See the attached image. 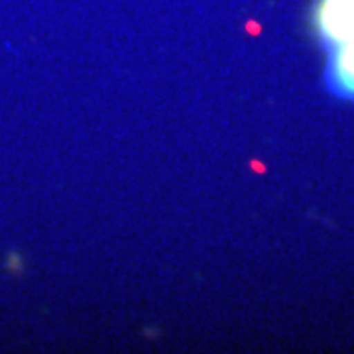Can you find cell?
<instances>
[{
  "instance_id": "7a4b0ae2",
  "label": "cell",
  "mask_w": 354,
  "mask_h": 354,
  "mask_svg": "<svg viewBox=\"0 0 354 354\" xmlns=\"http://www.w3.org/2000/svg\"><path fill=\"white\" fill-rule=\"evenodd\" d=\"M325 87L342 101H354V44L327 51Z\"/></svg>"
},
{
  "instance_id": "6da1fadb",
  "label": "cell",
  "mask_w": 354,
  "mask_h": 354,
  "mask_svg": "<svg viewBox=\"0 0 354 354\" xmlns=\"http://www.w3.org/2000/svg\"><path fill=\"white\" fill-rule=\"evenodd\" d=\"M311 28L327 51L354 44V0H315Z\"/></svg>"
}]
</instances>
